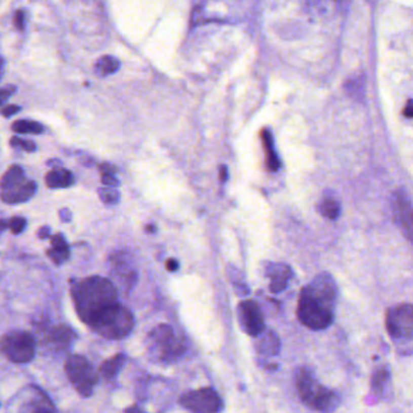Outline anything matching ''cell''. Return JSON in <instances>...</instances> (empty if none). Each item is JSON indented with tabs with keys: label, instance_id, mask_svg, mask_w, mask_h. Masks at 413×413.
<instances>
[{
	"label": "cell",
	"instance_id": "obj_1",
	"mask_svg": "<svg viewBox=\"0 0 413 413\" xmlns=\"http://www.w3.org/2000/svg\"><path fill=\"white\" fill-rule=\"evenodd\" d=\"M337 294L336 281L328 273L316 275L301 291L297 307L301 324L313 331L327 328L334 319Z\"/></svg>",
	"mask_w": 413,
	"mask_h": 413
},
{
	"label": "cell",
	"instance_id": "obj_2",
	"mask_svg": "<svg viewBox=\"0 0 413 413\" xmlns=\"http://www.w3.org/2000/svg\"><path fill=\"white\" fill-rule=\"evenodd\" d=\"M70 293L78 315L86 325L119 302L116 285L102 276H90L76 282L70 288Z\"/></svg>",
	"mask_w": 413,
	"mask_h": 413
},
{
	"label": "cell",
	"instance_id": "obj_3",
	"mask_svg": "<svg viewBox=\"0 0 413 413\" xmlns=\"http://www.w3.org/2000/svg\"><path fill=\"white\" fill-rule=\"evenodd\" d=\"M296 389L301 400L309 408L320 412L334 411L340 405L336 391L322 386L308 367H299L296 372Z\"/></svg>",
	"mask_w": 413,
	"mask_h": 413
},
{
	"label": "cell",
	"instance_id": "obj_4",
	"mask_svg": "<svg viewBox=\"0 0 413 413\" xmlns=\"http://www.w3.org/2000/svg\"><path fill=\"white\" fill-rule=\"evenodd\" d=\"M91 330L108 340H123L135 326V318L126 307L117 302L89 324Z\"/></svg>",
	"mask_w": 413,
	"mask_h": 413
},
{
	"label": "cell",
	"instance_id": "obj_5",
	"mask_svg": "<svg viewBox=\"0 0 413 413\" xmlns=\"http://www.w3.org/2000/svg\"><path fill=\"white\" fill-rule=\"evenodd\" d=\"M147 346L154 360L164 364L177 361L187 350L183 337L176 334L175 330L166 324L157 326L149 332Z\"/></svg>",
	"mask_w": 413,
	"mask_h": 413
},
{
	"label": "cell",
	"instance_id": "obj_6",
	"mask_svg": "<svg viewBox=\"0 0 413 413\" xmlns=\"http://www.w3.org/2000/svg\"><path fill=\"white\" fill-rule=\"evenodd\" d=\"M36 183L27 179L20 166L12 165L0 181V198L6 204H20L35 194Z\"/></svg>",
	"mask_w": 413,
	"mask_h": 413
},
{
	"label": "cell",
	"instance_id": "obj_7",
	"mask_svg": "<svg viewBox=\"0 0 413 413\" xmlns=\"http://www.w3.org/2000/svg\"><path fill=\"white\" fill-rule=\"evenodd\" d=\"M64 371L72 386L82 396L88 397L94 393L98 376L91 362L82 355H69L66 360Z\"/></svg>",
	"mask_w": 413,
	"mask_h": 413
},
{
	"label": "cell",
	"instance_id": "obj_8",
	"mask_svg": "<svg viewBox=\"0 0 413 413\" xmlns=\"http://www.w3.org/2000/svg\"><path fill=\"white\" fill-rule=\"evenodd\" d=\"M0 352L14 364H27L35 355V340L26 331L8 332L0 338Z\"/></svg>",
	"mask_w": 413,
	"mask_h": 413
},
{
	"label": "cell",
	"instance_id": "obj_9",
	"mask_svg": "<svg viewBox=\"0 0 413 413\" xmlns=\"http://www.w3.org/2000/svg\"><path fill=\"white\" fill-rule=\"evenodd\" d=\"M387 330L394 341L409 343L413 337V307L409 303L397 304L388 310Z\"/></svg>",
	"mask_w": 413,
	"mask_h": 413
},
{
	"label": "cell",
	"instance_id": "obj_10",
	"mask_svg": "<svg viewBox=\"0 0 413 413\" xmlns=\"http://www.w3.org/2000/svg\"><path fill=\"white\" fill-rule=\"evenodd\" d=\"M179 405L191 412L213 413L223 409V402L212 388H201L187 391L179 399Z\"/></svg>",
	"mask_w": 413,
	"mask_h": 413
},
{
	"label": "cell",
	"instance_id": "obj_11",
	"mask_svg": "<svg viewBox=\"0 0 413 413\" xmlns=\"http://www.w3.org/2000/svg\"><path fill=\"white\" fill-rule=\"evenodd\" d=\"M238 321L245 333L257 337L266 330L262 310L256 301L246 299L238 306Z\"/></svg>",
	"mask_w": 413,
	"mask_h": 413
},
{
	"label": "cell",
	"instance_id": "obj_12",
	"mask_svg": "<svg viewBox=\"0 0 413 413\" xmlns=\"http://www.w3.org/2000/svg\"><path fill=\"white\" fill-rule=\"evenodd\" d=\"M394 216L395 219L405 232L408 240L412 238V204L408 194L405 189H399L395 193L393 201Z\"/></svg>",
	"mask_w": 413,
	"mask_h": 413
},
{
	"label": "cell",
	"instance_id": "obj_13",
	"mask_svg": "<svg viewBox=\"0 0 413 413\" xmlns=\"http://www.w3.org/2000/svg\"><path fill=\"white\" fill-rule=\"evenodd\" d=\"M309 15L318 18L333 17L346 9L348 0H303Z\"/></svg>",
	"mask_w": 413,
	"mask_h": 413
},
{
	"label": "cell",
	"instance_id": "obj_14",
	"mask_svg": "<svg viewBox=\"0 0 413 413\" xmlns=\"http://www.w3.org/2000/svg\"><path fill=\"white\" fill-rule=\"evenodd\" d=\"M266 274L270 279V291L273 293H280L287 287L288 281L292 278V269L285 263H268Z\"/></svg>",
	"mask_w": 413,
	"mask_h": 413
},
{
	"label": "cell",
	"instance_id": "obj_15",
	"mask_svg": "<svg viewBox=\"0 0 413 413\" xmlns=\"http://www.w3.org/2000/svg\"><path fill=\"white\" fill-rule=\"evenodd\" d=\"M77 340V333L69 326L57 325L49 332L48 342L56 350H66Z\"/></svg>",
	"mask_w": 413,
	"mask_h": 413
},
{
	"label": "cell",
	"instance_id": "obj_16",
	"mask_svg": "<svg viewBox=\"0 0 413 413\" xmlns=\"http://www.w3.org/2000/svg\"><path fill=\"white\" fill-rule=\"evenodd\" d=\"M126 258L127 257H123V253L119 252L110 257V262L113 263L116 274L117 276H119L120 281H122L125 288H132L135 286L136 281H137V273H136L135 269L131 268L129 260Z\"/></svg>",
	"mask_w": 413,
	"mask_h": 413
},
{
	"label": "cell",
	"instance_id": "obj_17",
	"mask_svg": "<svg viewBox=\"0 0 413 413\" xmlns=\"http://www.w3.org/2000/svg\"><path fill=\"white\" fill-rule=\"evenodd\" d=\"M280 340H279L278 334L273 331L265 330L257 336L256 349L260 355L275 356L280 353Z\"/></svg>",
	"mask_w": 413,
	"mask_h": 413
},
{
	"label": "cell",
	"instance_id": "obj_18",
	"mask_svg": "<svg viewBox=\"0 0 413 413\" xmlns=\"http://www.w3.org/2000/svg\"><path fill=\"white\" fill-rule=\"evenodd\" d=\"M51 241V248L48 250V256L55 265L61 266L69 258V246H68L66 239L62 234H56L54 237H50Z\"/></svg>",
	"mask_w": 413,
	"mask_h": 413
},
{
	"label": "cell",
	"instance_id": "obj_19",
	"mask_svg": "<svg viewBox=\"0 0 413 413\" xmlns=\"http://www.w3.org/2000/svg\"><path fill=\"white\" fill-rule=\"evenodd\" d=\"M45 183L49 188H68L74 184V176L69 170L55 167L45 175Z\"/></svg>",
	"mask_w": 413,
	"mask_h": 413
},
{
	"label": "cell",
	"instance_id": "obj_20",
	"mask_svg": "<svg viewBox=\"0 0 413 413\" xmlns=\"http://www.w3.org/2000/svg\"><path fill=\"white\" fill-rule=\"evenodd\" d=\"M318 209L320 215L331 220L337 219L341 215L340 200L336 199V197H333V195L325 194V197L320 200Z\"/></svg>",
	"mask_w": 413,
	"mask_h": 413
},
{
	"label": "cell",
	"instance_id": "obj_21",
	"mask_svg": "<svg viewBox=\"0 0 413 413\" xmlns=\"http://www.w3.org/2000/svg\"><path fill=\"white\" fill-rule=\"evenodd\" d=\"M120 67V62L118 58L114 57V56H102V57H99L97 61H96L95 66H94V70H95V74L96 76L101 77V78H105V77H109L111 74H114L117 72L118 69H119Z\"/></svg>",
	"mask_w": 413,
	"mask_h": 413
},
{
	"label": "cell",
	"instance_id": "obj_22",
	"mask_svg": "<svg viewBox=\"0 0 413 413\" xmlns=\"http://www.w3.org/2000/svg\"><path fill=\"white\" fill-rule=\"evenodd\" d=\"M125 360L126 356L124 354H117L113 358L103 361V364L99 367V372H101V374L103 376L105 380H113L119 373L120 369L123 368L124 364H125Z\"/></svg>",
	"mask_w": 413,
	"mask_h": 413
},
{
	"label": "cell",
	"instance_id": "obj_23",
	"mask_svg": "<svg viewBox=\"0 0 413 413\" xmlns=\"http://www.w3.org/2000/svg\"><path fill=\"white\" fill-rule=\"evenodd\" d=\"M262 139H263V147H265L266 152V165L267 169L272 172L274 171H278L279 167H280V161H279L278 157H276L275 152H274V145H273V138L272 135H270L269 131H263L262 133Z\"/></svg>",
	"mask_w": 413,
	"mask_h": 413
},
{
	"label": "cell",
	"instance_id": "obj_24",
	"mask_svg": "<svg viewBox=\"0 0 413 413\" xmlns=\"http://www.w3.org/2000/svg\"><path fill=\"white\" fill-rule=\"evenodd\" d=\"M12 130L17 133H32V135H39L44 131V127L42 124L33 122V120H17L12 124Z\"/></svg>",
	"mask_w": 413,
	"mask_h": 413
},
{
	"label": "cell",
	"instance_id": "obj_25",
	"mask_svg": "<svg viewBox=\"0 0 413 413\" xmlns=\"http://www.w3.org/2000/svg\"><path fill=\"white\" fill-rule=\"evenodd\" d=\"M98 195H99V198H101V200L107 205L117 204L120 199V194H119V192L117 191V188L107 187V185H104L103 188L98 189Z\"/></svg>",
	"mask_w": 413,
	"mask_h": 413
},
{
	"label": "cell",
	"instance_id": "obj_26",
	"mask_svg": "<svg viewBox=\"0 0 413 413\" xmlns=\"http://www.w3.org/2000/svg\"><path fill=\"white\" fill-rule=\"evenodd\" d=\"M389 380V372L387 371V369H380V371H377L373 376V382H372V384H373V389L376 391H382L384 389V387H386V383Z\"/></svg>",
	"mask_w": 413,
	"mask_h": 413
},
{
	"label": "cell",
	"instance_id": "obj_27",
	"mask_svg": "<svg viewBox=\"0 0 413 413\" xmlns=\"http://www.w3.org/2000/svg\"><path fill=\"white\" fill-rule=\"evenodd\" d=\"M27 227V220L23 217H12L8 220V228L10 229L12 234H21Z\"/></svg>",
	"mask_w": 413,
	"mask_h": 413
},
{
	"label": "cell",
	"instance_id": "obj_28",
	"mask_svg": "<svg viewBox=\"0 0 413 413\" xmlns=\"http://www.w3.org/2000/svg\"><path fill=\"white\" fill-rule=\"evenodd\" d=\"M10 144L12 147L21 148L26 152H34L36 149V145L33 141H27V139H22L20 137H12L10 139Z\"/></svg>",
	"mask_w": 413,
	"mask_h": 413
},
{
	"label": "cell",
	"instance_id": "obj_29",
	"mask_svg": "<svg viewBox=\"0 0 413 413\" xmlns=\"http://www.w3.org/2000/svg\"><path fill=\"white\" fill-rule=\"evenodd\" d=\"M15 91H16V86L14 85H6L0 89V107L6 103V101L15 94Z\"/></svg>",
	"mask_w": 413,
	"mask_h": 413
},
{
	"label": "cell",
	"instance_id": "obj_30",
	"mask_svg": "<svg viewBox=\"0 0 413 413\" xmlns=\"http://www.w3.org/2000/svg\"><path fill=\"white\" fill-rule=\"evenodd\" d=\"M14 23L18 30H23L26 27V12L23 10H17L15 12Z\"/></svg>",
	"mask_w": 413,
	"mask_h": 413
},
{
	"label": "cell",
	"instance_id": "obj_31",
	"mask_svg": "<svg viewBox=\"0 0 413 413\" xmlns=\"http://www.w3.org/2000/svg\"><path fill=\"white\" fill-rule=\"evenodd\" d=\"M101 181L103 183V185H107V187L117 188L119 185L118 179L111 173H101Z\"/></svg>",
	"mask_w": 413,
	"mask_h": 413
},
{
	"label": "cell",
	"instance_id": "obj_32",
	"mask_svg": "<svg viewBox=\"0 0 413 413\" xmlns=\"http://www.w3.org/2000/svg\"><path fill=\"white\" fill-rule=\"evenodd\" d=\"M21 110V107H18L16 104H11V105H6V107H3L2 114L6 118H10L15 114H17L18 111Z\"/></svg>",
	"mask_w": 413,
	"mask_h": 413
},
{
	"label": "cell",
	"instance_id": "obj_33",
	"mask_svg": "<svg viewBox=\"0 0 413 413\" xmlns=\"http://www.w3.org/2000/svg\"><path fill=\"white\" fill-rule=\"evenodd\" d=\"M98 170L101 173H111V175H116L117 169L113 165L107 163H102L98 165Z\"/></svg>",
	"mask_w": 413,
	"mask_h": 413
},
{
	"label": "cell",
	"instance_id": "obj_34",
	"mask_svg": "<svg viewBox=\"0 0 413 413\" xmlns=\"http://www.w3.org/2000/svg\"><path fill=\"white\" fill-rule=\"evenodd\" d=\"M165 266H166V269L169 270V272H176L177 269H178V267H179V263L177 262L176 259H173V258H170V259H167L166 260V263H165Z\"/></svg>",
	"mask_w": 413,
	"mask_h": 413
},
{
	"label": "cell",
	"instance_id": "obj_35",
	"mask_svg": "<svg viewBox=\"0 0 413 413\" xmlns=\"http://www.w3.org/2000/svg\"><path fill=\"white\" fill-rule=\"evenodd\" d=\"M40 239H48L50 238V228L49 227H42L38 233Z\"/></svg>",
	"mask_w": 413,
	"mask_h": 413
},
{
	"label": "cell",
	"instance_id": "obj_36",
	"mask_svg": "<svg viewBox=\"0 0 413 413\" xmlns=\"http://www.w3.org/2000/svg\"><path fill=\"white\" fill-rule=\"evenodd\" d=\"M219 178H220V181H222V183L227 182V179H228V170H227V167L224 165L220 166Z\"/></svg>",
	"mask_w": 413,
	"mask_h": 413
},
{
	"label": "cell",
	"instance_id": "obj_37",
	"mask_svg": "<svg viewBox=\"0 0 413 413\" xmlns=\"http://www.w3.org/2000/svg\"><path fill=\"white\" fill-rule=\"evenodd\" d=\"M48 164H49L50 166H52V167H60V166L62 165L61 161H60V160H56V159H55V160H49Z\"/></svg>",
	"mask_w": 413,
	"mask_h": 413
},
{
	"label": "cell",
	"instance_id": "obj_38",
	"mask_svg": "<svg viewBox=\"0 0 413 413\" xmlns=\"http://www.w3.org/2000/svg\"><path fill=\"white\" fill-rule=\"evenodd\" d=\"M405 114H406V117H407V118H411V117H412V108H411V101H408V104H407V107H406Z\"/></svg>",
	"mask_w": 413,
	"mask_h": 413
},
{
	"label": "cell",
	"instance_id": "obj_39",
	"mask_svg": "<svg viewBox=\"0 0 413 413\" xmlns=\"http://www.w3.org/2000/svg\"><path fill=\"white\" fill-rule=\"evenodd\" d=\"M6 228H8V220L0 219V232L5 231Z\"/></svg>",
	"mask_w": 413,
	"mask_h": 413
},
{
	"label": "cell",
	"instance_id": "obj_40",
	"mask_svg": "<svg viewBox=\"0 0 413 413\" xmlns=\"http://www.w3.org/2000/svg\"><path fill=\"white\" fill-rule=\"evenodd\" d=\"M3 72H4V60H3V57L0 56V79H2L3 77Z\"/></svg>",
	"mask_w": 413,
	"mask_h": 413
},
{
	"label": "cell",
	"instance_id": "obj_41",
	"mask_svg": "<svg viewBox=\"0 0 413 413\" xmlns=\"http://www.w3.org/2000/svg\"><path fill=\"white\" fill-rule=\"evenodd\" d=\"M126 412H142L141 408H138L137 406H135V407H130V408H126L125 409Z\"/></svg>",
	"mask_w": 413,
	"mask_h": 413
},
{
	"label": "cell",
	"instance_id": "obj_42",
	"mask_svg": "<svg viewBox=\"0 0 413 413\" xmlns=\"http://www.w3.org/2000/svg\"><path fill=\"white\" fill-rule=\"evenodd\" d=\"M147 232H149V233L155 232V227L154 226H147Z\"/></svg>",
	"mask_w": 413,
	"mask_h": 413
}]
</instances>
